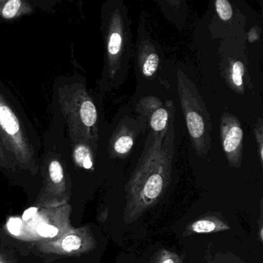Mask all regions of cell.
<instances>
[{
    "label": "cell",
    "instance_id": "52a82bcc",
    "mask_svg": "<svg viewBox=\"0 0 263 263\" xmlns=\"http://www.w3.org/2000/svg\"><path fill=\"white\" fill-rule=\"evenodd\" d=\"M138 124L135 121L125 120L115 129L108 146L112 158L124 159L130 155L138 135Z\"/></svg>",
    "mask_w": 263,
    "mask_h": 263
},
{
    "label": "cell",
    "instance_id": "7402d4cb",
    "mask_svg": "<svg viewBox=\"0 0 263 263\" xmlns=\"http://www.w3.org/2000/svg\"><path fill=\"white\" fill-rule=\"evenodd\" d=\"M0 263H4L3 261H0Z\"/></svg>",
    "mask_w": 263,
    "mask_h": 263
},
{
    "label": "cell",
    "instance_id": "7a4b0ae2",
    "mask_svg": "<svg viewBox=\"0 0 263 263\" xmlns=\"http://www.w3.org/2000/svg\"><path fill=\"white\" fill-rule=\"evenodd\" d=\"M104 65L102 86L106 90L124 84L128 76L132 32L127 9L121 1H109L102 7Z\"/></svg>",
    "mask_w": 263,
    "mask_h": 263
},
{
    "label": "cell",
    "instance_id": "ac0fdd59",
    "mask_svg": "<svg viewBox=\"0 0 263 263\" xmlns=\"http://www.w3.org/2000/svg\"><path fill=\"white\" fill-rule=\"evenodd\" d=\"M37 232L39 235L43 237H53L56 236L58 234V229L52 224H47V223H41L37 228Z\"/></svg>",
    "mask_w": 263,
    "mask_h": 263
},
{
    "label": "cell",
    "instance_id": "3957f363",
    "mask_svg": "<svg viewBox=\"0 0 263 263\" xmlns=\"http://www.w3.org/2000/svg\"><path fill=\"white\" fill-rule=\"evenodd\" d=\"M57 103L62 114L66 139L69 142L84 141L98 147L99 115L85 84L80 81H64L58 88Z\"/></svg>",
    "mask_w": 263,
    "mask_h": 263
},
{
    "label": "cell",
    "instance_id": "8fae6325",
    "mask_svg": "<svg viewBox=\"0 0 263 263\" xmlns=\"http://www.w3.org/2000/svg\"><path fill=\"white\" fill-rule=\"evenodd\" d=\"M34 11V7L24 0H0V19L13 21Z\"/></svg>",
    "mask_w": 263,
    "mask_h": 263
},
{
    "label": "cell",
    "instance_id": "ffe728a7",
    "mask_svg": "<svg viewBox=\"0 0 263 263\" xmlns=\"http://www.w3.org/2000/svg\"><path fill=\"white\" fill-rule=\"evenodd\" d=\"M11 158V157L9 155L7 152V149L4 147L3 144L2 140L0 138V163L4 162V161H9Z\"/></svg>",
    "mask_w": 263,
    "mask_h": 263
},
{
    "label": "cell",
    "instance_id": "30bf717a",
    "mask_svg": "<svg viewBox=\"0 0 263 263\" xmlns=\"http://www.w3.org/2000/svg\"><path fill=\"white\" fill-rule=\"evenodd\" d=\"M138 58L141 73L146 78L154 76L159 67L160 58L150 41H141L138 47Z\"/></svg>",
    "mask_w": 263,
    "mask_h": 263
},
{
    "label": "cell",
    "instance_id": "2e32d148",
    "mask_svg": "<svg viewBox=\"0 0 263 263\" xmlns=\"http://www.w3.org/2000/svg\"><path fill=\"white\" fill-rule=\"evenodd\" d=\"M82 239L79 236L70 235L64 238L61 246L65 252H70L78 250L82 246Z\"/></svg>",
    "mask_w": 263,
    "mask_h": 263
},
{
    "label": "cell",
    "instance_id": "6da1fadb",
    "mask_svg": "<svg viewBox=\"0 0 263 263\" xmlns=\"http://www.w3.org/2000/svg\"><path fill=\"white\" fill-rule=\"evenodd\" d=\"M175 110L165 133L158 135L150 130L138 164L125 185L126 224L139 219L158 202L172 180L175 150Z\"/></svg>",
    "mask_w": 263,
    "mask_h": 263
},
{
    "label": "cell",
    "instance_id": "277c9868",
    "mask_svg": "<svg viewBox=\"0 0 263 263\" xmlns=\"http://www.w3.org/2000/svg\"><path fill=\"white\" fill-rule=\"evenodd\" d=\"M0 87V138L12 159L27 164L40 145L30 123L12 97Z\"/></svg>",
    "mask_w": 263,
    "mask_h": 263
},
{
    "label": "cell",
    "instance_id": "8992f818",
    "mask_svg": "<svg viewBox=\"0 0 263 263\" xmlns=\"http://www.w3.org/2000/svg\"><path fill=\"white\" fill-rule=\"evenodd\" d=\"M221 144L229 165L241 167L243 148V130L235 115L224 113L220 122Z\"/></svg>",
    "mask_w": 263,
    "mask_h": 263
},
{
    "label": "cell",
    "instance_id": "7c38bea8",
    "mask_svg": "<svg viewBox=\"0 0 263 263\" xmlns=\"http://www.w3.org/2000/svg\"><path fill=\"white\" fill-rule=\"evenodd\" d=\"M245 67L242 62L235 61L232 63L230 67V80L232 85L238 90L243 91V75Z\"/></svg>",
    "mask_w": 263,
    "mask_h": 263
},
{
    "label": "cell",
    "instance_id": "44dd1931",
    "mask_svg": "<svg viewBox=\"0 0 263 263\" xmlns=\"http://www.w3.org/2000/svg\"><path fill=\"white\" fill-rule=\"evenodd\" d=\"M38 209L37 208L31 207L30 209H27L24 212V213L23 214V219L24 221H28L30 218H33L35 215H36V212H37Z\"/></svg>",
    "mask_w": 263,
    "mask_h": 263
},
{
    "label": "cell",
    "instance_id": "4fadbf2b",
    "mask_svg": "<svg viewBox=\"0 0 263 263\" xmlns=\"http://www.w3.org/2000/svg\"><path fill=\"white\" fill-rule=\"evenodd\" d=\"M151 263H182L179 255L167 249H161L153 255Z\"/></svg>",
    "mask_w": 263,
    "mask_h": 263
},
{
    "label": "cell",
    "instance_id": "9c48e42d",
    "mask_svg": "<svg viewBox=\"0 0 263 263\" xmlns=\"http://www.w3.org/2000/svg\"><path fill=\"white\" fill-rule=\"evenodd\" d=\"M148 102L146 103V107H148L150 114L151 130L154 133L161 135L165 133L168 126L169 120L172 111L175 110L172 101H167L165 107H162V104L157 100L155 106L151 105V100L147 99Z\"/></svg>",
    "mask_w": 263,
    "mask_h": 263
},
{
    "label": "cell",
    "instance_id": "e0dca14e",
    "mask_svg": "<svg viewBox=\"0 0 263 263\" xmlns=\"http://www.w3.org/2000/svg\"><path fill=\"white\" fill-rule=\"evenodd\" d=\"M262 120L258 119L256 125H255V134L257 143H258V154H259L260 161L262 164L263 161V132H262Z\"/></svg>",
    "mask_w": 263,
    "mask_h": 263
},
{
    "label": "cell",
    "instance_id": "d6986e66",
    "mask_svg": "<svg viewBox=\"0 0 263 263\" xmlns=\"http://www.w3.org/2000/svg\"><path fill=\"white\" fill-rule=\"evenodd\" d=\"M22 221L18 218H12L7 223V229L10 233L14 235H19L21 232Z\"/></svg>",
    "mask_w": 263,
    "mask_h": 263
},
{
    "label": "cell",
    "instance_id": "5b68a950",
    "mask_svg": "<svg viewBox=\"0 0 263 263\" xmlns=\"http://www.w3.org/2000/svg\"><path fill=\"white\" fill-rule=\"evenodd\" d=\"M177 78L180 102L192 146L198 156L204 157L212 142L210 115L195 84L180 69Z\"/></svg>",
    "mask_w": 263,
    "mask_h": 263
},
{
    "label": "cell",
    "instance_id": "5bb4252c",
    "mask_svg": "<svg viewBox=\"0 0 263 263\" xmlns=\"http://www.w3.org/2000/svg\"><path fill=\"white\" fill-rule=\"evenodd\" d=\"M48 172L50 179L55 184H59L64 180V172L62 164L57 158L50 160L48 165Z\"/></svg>",
    "mask_w": 263,
    "mask_h": 263
},
{
    "label": "cell",
    "instance_id": "9a60e30c",
    "mask_svg": "<svg viewBox=\"0 0 263 263\" xmlns=\"http://www.w3.org/2000/svg\"><path fill=\"white\" fill-rule=\"evenodd\" d=\"M215 9L220 19L228 21L232 17L233 10L230 3L227 0H217L215 2Z\"/></svg>",
    "mask_w": 263,
    "mask_h": 263
},
{
    "label": "cell",
    "instance_id": "ba28073f",
    "mask_svg": "<svg viewBox=\"0 0 263 263\" xmlns=\"http://www.w3.org/2000/svg\"><path fill=\"white\" fill-rule=\"evenodd\" d=\"M229 229L230 226L221 212H209L187 224L184 229L183 236L224 232Z\"/></svg>",
    "mask_w": 263,
    "mask_h": 263
}]
</instances>
